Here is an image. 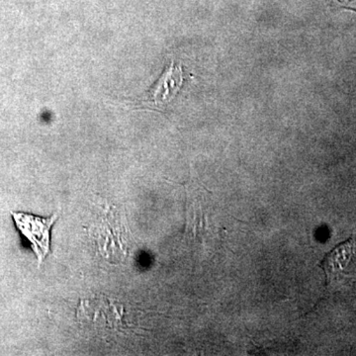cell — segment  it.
Instances as JSON below:
<instances>
[{
    "instance_id": "obj_1",
    "label": "cell",
    "mask_w": 356,
    "mask_h": 356,
    "mask_svg": "<svg viewBox=\"0 0 356 356\" xmlns=\"http://www.w3.org/2000/svg\"><path fill=\"white\" fill-rule=\"evenodd\" d=\"M11 215L20 233L31 243L38 264H42L50 252L51 229L57 221L58 215L54 214L49 218L20 212H13Z\"/></svg>"
},
{
    "instance_id": "obj_2",
    "label": "cell",
    "mask_w": 356,
    "mask_h": 356,
    "mask_svg": "<svg viewBox=\"0 0 356 356\" xmlns=\"http://www.w3.org/2000/svg\"><path fill=\"white\" fill-rule=\"evenodd\" d=\"M355 235L339 243L331 252L325 254L318 267L323 269L325 276V286L329 287L334 281L341 280L343 269L348 266L355 255Z\"/></svg>"
},
{
    "instance_id": "obj_3",
    "label": "cell",
    "mask_w": 356,
    "mask_h": 356,
    "mask_svg": "<svg viewBox=\"0 0 356 356\" xmlns=\"http://www.w3.org/2000/svg\"><path fill=\"white\" fill-rule=\"evenodd\" d=\"M184 83V72L180 65L172 63L159 77L156 83L149 89L147 100L156 105H165L175 97Z\"/></svg>"
}]
</instances>
